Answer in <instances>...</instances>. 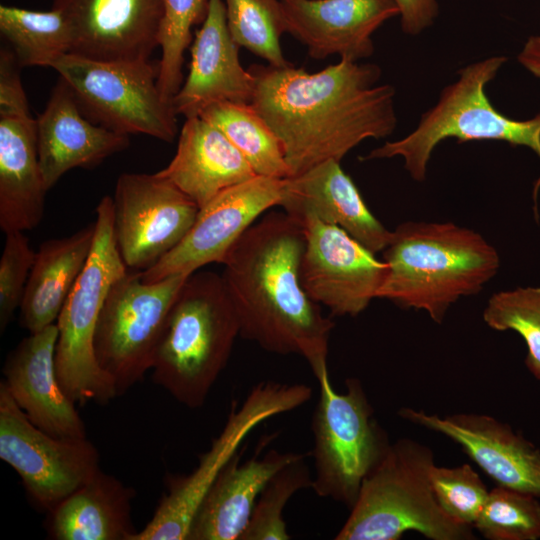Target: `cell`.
Here are the masks:
<instances>
[{"label":"cell","mask_w":540,"mask_h":540,"mask_svg":"<svg viewBox=\"0 0 540 540\" xmlns=\"http://www.w3.org/2000/svg\"><path fill=\"white\" fill-rule=\"evenodd\" d=\"M249 70L251 104L279 138L290 177L327 160L341 162L362 141L387 137L396 127L395 90L377 85L375 64L341 59L315 73L292 65Z\"/></svg>","instance_id":"1"},{"label":"cell","mask_w":540,"mask_h":540,"mask_svg":"<svg viewBox=\"0 0 540 540\" xmlns=\"http://www.w3.org/2000/svg\"><path fill=\"white\" fill-rule=\"evenodd\" d=\"M302 225L286 212L258 219L225 258L222 278L240 336L264 350L302 356L315 378L327 367L334 323L304 290Z\"/></svg>","instance_id":"2"},{"label":"cell","mask_w":540,"mask_h":540,"mask_svg":"<svg viewBox=\"0 0 540 540\" xmlns=\"http://www.w3.org/2000/svg\"><path fill=\"white\" fill-rule=\"evenodd\" d=\"M385 279L377 298L424 310L441 323L462 296L478 293L500 266L479 233L450 222H404L384 249Z\"/></svg>","instance_id":"3"},{"label":"cell","mask_w":540,"mask_h":540,"mask_svg":"<svg viewBox=\"0 0 540 540\" xmlns=\"http://www.w3.org/2000/svg\"><path fill=\"white\" fill-rule=\"evenodd\" d=\"M240 336L222 275L196 271L181 287L152 365V379L176 401L201 408Z\"/></svg>","instance_id":"4"},{"label":"cell","mask_w":540,"mask_h":540,"mask_svg":"<svg viewBox=\"0 0 540 540\" xmlns=\"http://www.w3.org/2000/svg\"><path fill=\"white\" fill-rule=\"evenodd\" d=\"M432 450L412 439L390 444L364 478L336 540H398L416 531L431 540L475 539L473 527L451 518L430 482Z\"/></svg>","instance_id":"5"},{"label":"cell","mask_w":540,"mask_h":540,"mask_svg":"<svg viewBox=\"0 0 540 540\" xmlns=\"http://www.w3.org/2000/svg\"><path fill=\"white\" fill-rule=\"evenodd\" d=\"M506 61L504 56H492L461 68L458 79L441 91L415 130L400 140L385 142L362 159L402 157L411 177L421 182L433 150L447 138L459 143L505 141L529 147L540 158V113L528 120H515L499 112L486 95L487 84ZM539 188L540 177L534 185L535 202Z\"/></svg>","instance_id":"6"},{"label":"cell","mask_w":540,"mask_h":540,"mask_svg":"<svg viewBox=\"0 0 540 540\" xmlns=\"http://www.w3.org/2000/svg\"><path fill=\"white\" fill-rule=\"evenodd\" d=\"M94 223L90 256L56 322L57 377L64 392L79 405L107 404L118 396L94 350L96 326L108 291L128 272L114 237L110 196H104L97 205Z\"/></svg>","instance_id":"7"},{"label":"cell","mask_w":540,"mask_h":540,"mask_svg":"<svg viewBox=\"0 0 540 540\" xmlns=\"http://www.w3.org/2000/svg\"><path fill=\"white\" fill-rule=\"evenodd\" d=\"M319 398L312 417L311 489L351 508L361 484L390 443L374 418L361 382L348 378L345 392L331 384L328 369L316 378Z\"/></svg>","instance_id":"8"},{"label":"cell","mask_w":540,"mask_h":540,"mask_svg":"<svg viewBox=\"0 0 540 540\" xmlns=\"http://www.w3.org/2000/svg\"><path fill=\"white\" fill-rule=\"evenodd\" d=\"M70 86L80 110L111 131L172 142L177 114L158 87L150 60L100 61L69 53L52 66Z\"/></svg>","instance_id":"9"},{"label":"cell","mask_w":540,"mask_h":540,"mask_svg":"<svg viewBox=\"0 0 540 540\" xmlns=\"http://www.w3.org/2000/svg\"><path fill=\"white\" fill-rule=\"evenodd\" d=\"M312 394L303 383L268 380L253 386L240 406L233 403L222 431L199 456L196 468L188 475L169 477L151 520L132 540H187L201 501L247 435L267 419L304 405Z\"/></svg>","instance_id":"10"},{"label":"cell","mask_w":540,"mask_h":540,"mask_svg":"<svg viewBox=\"0 0 540 540\" xmlns=\"http://www.w3.org/2000/svg\"><path fill=\"white\" fill-rule=\"evenodd\" d=\"M189 275L146 282L140 272H127L111 285L97 322L94 350L118 396L151 370L170 309Z\"/></svg>","instance_id":"11"},{"label":"cell","mask_w":540,"mask_h":540,"mask_svg":"<svg viewBox=\"0 0 540 540\" xmlns=\"http://www.w3.org/2000/svg\"><path fill=\"white\" fill-rule=\"evenodd\" d=\"M0 458L21 478L32 501L49 512L101 468L86 438H58L35 426L0 382Z\"/></svg>","instance_id":"12"},{"label":"cell","mask_w":540,"mask_h":540,"mask_svg":"<svg viewBox=\"0 0 540 540\" xmlns=\"http://www.w3.org/2000/svg\"><path fill=\"white\" fill-rule=\"evenodd\" d=\"M112 201L118 251L127 269L138 272L173 250L199 212L191 198L157 173H122Z\"/></svg>","instance_id":"13"},{"label":"cell","mask_w":540,"mask_h":540,"mask_svg":"<svg viewBox=\"0 0 540 540\" xmlns=\"http://www.w3.org/2000/svg\"><path fill=\"white\" fill-rule=\"evenodd\" d=\"M297 221L305 235L300 278L306 293L335 316L363 312L377 298L387 264L338 226L310 216Z\"/></svg>","instance_id":"14"},{"label":"cell","mask_w":540,"mask_h":540,"mask_svg":"<svg viewBox=\"0 0 540 540\" xmlns=\"http://www.w3.org/2000/svg\"><path fill=\"white\" fill-rule=\"evenodd\" d=\"M285 179L255 176L229 187L199 208L185 238L147 270L146 282L174 274H192L211 263L223 264L242 235L274 206H280Z\"/></svg>","instance_id":"15"},{"label":"cell","mask_w":540,"mask_h":540,"mask_svg":"<svg viewBox=\"0 0 540 540\" xmlns=\"http://www.w3.org/2000/svg\"><path fill=\"white\" fill-rule=\"evenodd\" d=\"M74 33L72 54L100 61L149 60L159 47L164 0H53Z\"/></svg>","instance_id":"16"},{"label":"cell","mask_w":540,"mask_h":540,"mask_svg":"<svg viewBox=\"0 0 540 540\" xmlns=\"http://www.w3.org/2000/svg\"><path fill=\"white\" fill-rule=\"evenodd\" d=\"M398 413L460 445L498 486L540 497V450L510 425L474 413L439 417L412 408Z\"/></svg>","instance_id":"17"},{"label":"cell","mask_w":540,"mask_h":540,"mask_svg":"<svg viewBox=\"0 0 540 540\" xmlns=\"http://www.w3.org/2000/svg\"><path fill=\"white\" fill-rule=\"evenodd\" d=\"M286 32L314 59L356 61L374 52L373 33L399 15L394 0H280Z\"/></svg>","instance_id":"18"},{"label":"cell","mask_w":540,"mask_h":540,"mask_svg":"<svg viewBox=\"0 0 540 540\" xmlns=\"http://www.w3.org/2000/svg\"><path fill=\"white\" fill-rule=\"evenodd\" d=\"M191 44L188 75L172 99L177 115L198 117L219 102L251 103L255 78L240 62L223 0L208 1L205 19Z\"/></svg>","instance_id":"19"},{"label":"cell","mask_w":540,"mask_h":540,"mask_svg":"<svg viewBox=\"0 0 540 540\" xmlns=\"http://www.w3.org/2000/svg\"><path fill=\"white\" fill-rule=\"evenodd\" d=\"M57 338L55 323L30 333L7 356L2 381L39 429L58 438H86L76 403L64 392L57 377Z\"/></svg>","instance_id":"20"},{"label":"cell","mask_w":540,"mask_h":540,"mask_svg":"<svg viewBox=\"0 0 540 540\" xmlns=\"http://www.w3.org/2000/svg\"><path fill=\"white\" fill-rule=\"evenodd\" d=\"M37 150L47 190L74 168H92L129 146V136L92 123L59 76L44 111L36 118Z\"/></svg>","instance_id":"21"},{"label":"cell","mask_w":540,"mask_h":540,"mask_svg":"<svg viewBox=\"0 0 540 540\" xmlns=\"http://www.w3.org/2000/svg\"><path fill=\"white\" fill-rule=\"evenodd\" d=\"M280 206L289 216H310L335 225L372 253L384 251L392 231L371 213L353 180L336 160L285 179Z\"/></svg>","instance_id":"22"},{"label":"cell","mask_w":540,"mask_h":540,"mask_svg":"<svg viewBox=\"0 0 540 540\" xmlns=\"http://www.w3.org/2000/svg\"><path fill=\"white\" fill-rule=\"evenodd\" d=\"M303 454L269 450L241 462L237 452L201 501L187 540H240L266 482Z\"/></svg>","instance_id":"23"},{"label":"cell","mask_w":540,"mask_h":540,"mask_svg":"<svg viewBox=\"0 0 540 540\" xmlns=\"http://www.w3.org/2000/svg\"><path fill=\"white\" fill-rule=\"evenodd\" d=\"M156 173L199 208L225 189L257 176L227 137L200 116L185 120L174 157Z\"/></svg>","instance_id":"24"},{"label":"cell","mask_w":540,"mask_h":540,"mask_svg":"<svg viewBox=\"0 0 540 540\" xmlns=\"http://www.w3.org/2000/svg\"><path fill=\"white\" fill-rule=\"evenodd\" d=\"M45 187L37 150L36 118L0 113V228L34 229L42 220Z\"/></svg>","instance_id":"25"},{"label":"cell","mask_w":540,"mask_h":540,"mask_svg":"<svg viewBox=\"0 0 540 540\" xmlns=\"http://www.w3.org/2000/svg\"><path fill=\"white\" fill-rule=\"evenodd\" d=\"M134 489L101 469L48 513L55 540H131Z\"/></svg>","instance_id":"26"},{"label":"cell","mask_w":540,"mask_h":540,"mask_svg":"<svg viewBox=\"0 0 540 540\" xmlns=\"http://www.w3.org/2000/svg\"><path fill=\"white\" fill-rule=\"evenodd\" d=\"M95 223L41 244L20 304V324L35 333L54 324L90 256Z\"/></svg>","instance_id":"27"},{"label":"cell","mask_w":540,"mask_h":540,"mask_svg":"<svg viewBox=\"0 0 540 540\" xmlns=\"http://www.w3.org/2000/svg\"><path fill=\"white\" fill-rule=\"evenodd\" d=\"M0 32L10 44L21 68L51 67L72 52L74 33L59 10L36 11L0 6Z\"/></svg>","instance_id":"28"},{"label":"cell","mask_w":540,"mask_h":540,"mask_svg":"<svg viewBox=\"0 0 540 540\" xmlns=\"http://www.w3.org/2000/svg\"><path fill=\"white\" fill-rule=\"evenodd\" d=\"M200 117L227 137L256 175L278 179L290 177L279 138L251 103H215Z\"/></svg>","instance_id":"29"},{"label":"cell","mask_w":540,"mask_h":540,"mask_svg":"<svg viewBox=\"0 0 540 540\" xmlns=\"http://www.w3.org/2000/svg\"><path fill=\"white\" fill-rule=\"evenodd\" d=\"M229 32L239 47L268 65H291L283 55L280 38L286 32L280 0H223Z\"/></svg>","instance_id":"30"},{"label":"cell","mask_w":540,"mask_h":540,"mask_svg":"<svg viewBox=\"0 0 540 540\" xmlns=\"http://www.w3.org/2000/svg\"><path fill=\"white\" fill-rule=\"evenodd\" d=\"M209 0H164L159 47L158 87L172 102L183 83L184 54L192 43V29L205 19Z\"/></svg>","instance_id":"31"},{"label":"cell","mask_w":540,"mask_h":540,"mask_svg":"<svg viewBox=\"0 0 540 540\" xmlns=\"http://www.w3.org/2000/svg\"><path fill=\"white\" fill-rule=\"evenodd\" d=\"M303 454L278 470L264 485L240 540H288L283 518L288 501L298 491L311 488L313 474Z\"/></svg>","instance_id":"32"},{"label":"cell","mask_w":540,"mask_h":540,"mask_svg":"<svg viewBox=\"0 0 540 540\" xmlns=\"http://www.w3.org/2000/svg\"><path fill=\"white\" fill-rule=\"evenodd\" d=\"M536 498L497 486L489 491L473 527L489 540H537L540 538V503Z\"/></svg>","instance_id":"33"},{"label":"cell","mask_w":540,"mask_h":540,"mask_svg":"<svg viewBox=\"0 0 540 540\" xmlns=\"http://www.w3.org/2000/svg\"><path fill=\"white\" fill-rule=\"evenodd\" d=\"M483 320L494 330H513L522 336L528 349L525 364L540 381V287H518L493 294Z\"/></svg>","instance_id":"34"},{"label":"cell","mask_w":540,"mask_h":540,"mask_svg":"<svg viewBox=\"0 0 540 540\" xmlns=\"http://www.w3.org/2000/svg\"><path fill=\"white\" fill-rule=\"evenodd\" d=\"M430 482L441 508L455 521L473 527L489 493L475 470L468 464L434 465Z\"/></svg>","instance_id":"35"},{"label":"cell","mask_w":540,"mask_h":540,"mask_svg":"<svg viewBox=\"0 0 540 540\" xmlns=\"http://www.w3.org/2000/svg\"><path fill=\"white\" fill-rule=\"evenodd\" d=\"M0 259V329L3 332L20 307L35 252L21 231L5 233Z\"/></svg>","instance_id":"36"},{"label":"cell","mask_w":540,"mask_h":540,"mask_svg":"<svg viewBox=\"0 0 540 540\" xmlns=\"http://www.w3.org/2000/svg\"><path fill=\"white\" fill-rule=\"evenodd\" d=\"M399 8L402 30L418 35L431 26L438 15L436 0H394Z\"/></svg>","instance_id":"37"},{"label":"cell","mask_w":540,"mask_h":540,"mask_svg":"<svg viewBox=\"0 0 540 540\" xmlns=\"http://www.w3.org/2000/svg\"><path fill=\"white\" fill-rule=\"evenodd\" d=\"M518 62L540 79V35L530 36L517 56Z\"/></svg>","instance_id":"38"}]
</instances>
